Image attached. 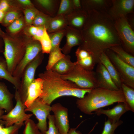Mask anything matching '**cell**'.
<instances>
[{
	"instance_id": "25",
	"label": "cell",
	"mask_w": 134,
	"mask_h": 134,
	"mask_svg": "<svg viewBox=\"0 0 134 134\" xmlns=\"http://www.w3.org/2000/svg\"><path fill=\"white\" fill-rule=\"evenodd\" d=\"M67 26V22L65 16L56 15L51 18L46 29L49 33L65 29Z\"/></svg>"
},
{
	"instance_id": "1",
	"label": "cell",
	"mask_w": 134,
	"mask_h": 134,
	"mask_svg": "<svg viewBox=\"0 0 134 134\" xmlns=\"http://www.w3.org/2000/svg\"><path fill=\"white\" fill-rule=\"evenodd\" d=\"M80 30L82 41L79 46L92 55L96 64L103 52L116 46H121L115 29L114 21L107 12L93 10Z\"/></svg>"
},
{
	"instance_id": "9",
	"label": "cell",
	"mask_w": 134,
	"mask_h": 134,
	"mask_svg": "<svg viewBox=\"0 0 134 134\" xmlns=\"http://www.w3.org/2000/svg\"><path fill=\"white\" fill-rule=\"evenodd\" d=\"M105 52L115 67L122 83L134 89V67L122 61L110 49Z\"/></svg>"
},
{
	"instance_id": "22",
	"label": "cell",
	"mask_w": 134,
	"mask_h": 134,
	"mask_svg": "<svg viewBox=\"0 0 134 134\" xmlns=\"http://www.w3.org/2000/svg\"><path fill=\"white\" fill-rule=\"evenodd\" d=\"M99 61L106 68L117 87L121 90L122 83L119 75L114 66L105 52H103L101 54L99 58Z\"/></svg>"
},
{
	"instance_id": "51",
	"label": "cell",
	"mask_w": 134,
	"mask_h": 134,
	"mask_svg": "<svg viewBox=\"0 0 134 134\" xmlns=\"http://www.w3.org/2000/svg\"></svg>"
},
{
	"instance_id": "42",
	"label": "cell",
	"mask_w": 134,
	"mask_h": 134,
	"mask_svg": "<svg viewBox=\"0 0 134 134\" xmlns=\"http://www.w3.org/2000/svg\"><path fill=\"white\" fill-rule=\"evenodd\" d=\"M10 5L9 2L6 0H2L0 2V10L5 13L9 10Z\"/></svg>"
},
{
	"instance_id": "6",
	"label": "cell",
	"mask_w": 134,
	"mask_h": 134,
	"mask_svg": "<svg viewBox=\"0 0 134 134\" xmlns=\"http://www.w3.org/2000/svg\"><path fill=\"white\" fill-rule=\"evenodd\" d=\"M114 26L123 48L130 54L134 55V32L127 16L114 21Z\"/></svg>"
},
{
	"instance_id": "38",
	"label": "cell",
	"mask_w": 134,
	"mask_h": 134,
	"mask_svg": "<svg viewBox=\"0 0 134 134\" xmlns=\"http://www.w3.org/2000/svg\"><path fill=\"white\" fill-rule=\"evenodd\" d=\"M39 11L37 9L30 8H26L24 11L25 21L28 25L33 24V21Z\"/></svg>"
},
{
	"instance_id": "14",
	"label": "cell",
	"mask_w": 134,
	"mask_h": 134,
	"mask_svg": "<svg viewBox=\"0 0 134 134\" xmlns=\"http://www.w3.org/2000/svg\"><path fill=\"white\" fill-rule=\"evenodd\" d=\"M65 30L66 42L61 49L62 52L66 55L70 53L73 47L81 45L82 38L80 31L73 29L68 26L66 27Z\"/></svg>"
},
{
	"instance_id": "29",
	"label": "cell",
	"mask_w": 134,
	"mask_h": 134,
	"mask_svg": "<svg viewBox=\"0 0 134 134\" xmlns=\"http://www.w3.org/2000/svg\"><path fill=\"white\" fill-rule=\"evenodd\" d=\"M66 55L62 52L60 46L51 50L49 53L46 70L51 69L54 66Z\"/></svg>"
},
{
	"instance_id": "23",
	"label": "cell",
	"mask_w": 134,
	"mask_h": 134,
	"mask_svg": "<svg viewBox=\"0 0 134 134\" xmlns=\"http://www.w3.org/2000/svg\"><path fill=\"white\" fill-rule=\"evenodd\" d=\"M71 57L66 55L57 62L51 69L60 75L66 74L70 72L75 65L70 60Z\"/></svg>"
},
{
	"instance_id": "49",
	"label": "cell",
	"mask_w": 134,
	"mask_h": 134,
	"mask_svg": "<svg viewBox=\"0 0 134 134\" xmlns=\"http://www.w3.org/2000/svg\"><path fill=\"white\" fill-rule=\"evenodd\" d=\"M4 112V111L3 110L0 109V124L2 125H4V122L0 119V117L2 115H3Z\"/></svg>"
},
{
	"instance_id": "44",
	"label": "cell",
	"mask_w": 134,
	"mask_h": 134,
	"mask_svg": "<svg viewBox=\"0 0 134 134\" xmlns=\"http://www.w3.org/2000/svg\"><path fill=\"white\" fill-rule=\"evenodd\" d=\"M38 28V27L34 25L30 26L29 27L28 30L29 33L33 37L35 34Z\"/></svg>"
},
{
	"instance_id": "24",
	"label": "cell",
	"mask_w": 134,
	"mask_h": 134,
	"mask_svg": "<svg viewBox=\"0 0 134 134\" xmlns=\"http://www.w3.org/2000/svg\"><path fill=\"white\" fill-rule=\"evenodd\" d=\"M2 79L5 80L12 84L16 90L19 89L21 79L14 77L9 72L4 58L0 56V79Z\"/></svg>"
},
{
	"instance_id": "8",
	"label": "cell",
	"mask_w": 134,
	"mask_h": 134,
	"mask_svg": "<svg viewBox=\"0 0 134 134\" xmlns=\"http://www.w3.org/2000/svg\"><path fill=\"white\" fill-rule=\"evenodd\" d=\"M42 51L25 68L21 78L20 85L17 90L22 101L24 103L27 96L28 87L35 78L36 70L41 64L44 58Z\"/></svg>"
},
{
	"instance_id": "31",
	"label": "cell",
	"mask_w": 134,
	"mask_h": 134,
	"mask_svg": "<svg viewBox=\"0 0 134 134\" xmlns=\"http://www.w3.org/2000/svg\"><path fill=\"white\" fill-rule=\"evenodd\" d=\"M20 12L16 10H9L5 13L4 17L1 23L2 25L7 27L15 20L20 18Z\"/></svg>"
},
{
	"instance_id": "10",
	"label": "cell",
	"mask_w": 134,
	"mask_h": 134,
	"mask_svg": "<svg viewBox=\"0 0 134 134\" xmlns=\"http://www.w3.org/2000/svg\"><path fill=\"white\" fill-rule=\"evenodd\" d=\"M26 42L24 55L12 74L14 77L19 79L26 66L42 51L39 41L32 39L26 40Z\"/></svg>"
},
{
	"instance_id": "39",
	"label": "cell",
	"mask_w": 134,
	"mask_h": 134,
	"mask_svg": "<svg viewBox=\"0 0 134 134\" xmlns=\"http://www.w3.org/2000/svg\"><path fill=\"white\" fill-rule=\"evenodd\" d=\"M22 126L21 125L14 124L4 127L0 124V134H18L19 129Z\"/></svg>"
},
{
	"instance_id": "11",
	"label": "cell",
	"mask_w": 134,
	"mask_h": 134,
	"mask_svg": "<svg viewBox=\"0 0 134 134\" xmlns=\"http://www.w3.org/2000/svg\"><path fill=\"white\" fill-rule=\"evenodd\" d=\"M25 112L30 111L35 116L38 120L36 125L43 134L48 129L47 119L51 111V107L39 99H36L29 107L26 108Z\"/></svg>"
},
{
	"instance_id": "37",
	"label": "cell",
	"mask_w": 134,
	"mask_h": 134,
	"mask_svg": "<svg viewBox=\"0 0 134 134\" xmlns=\"http://www.w3.org/2000/svg\"><path fill=\"white\" fill-rule=\"evenodd\" d=\"M123 123L121 120L114 123H112L108 120L104 122V127L101 134H114L117 128Z\"/></svg>"
},
{
	"instance_id": "21",
	"label": "cell",
	"mask_w": 134,
	"mask_h": 134,
	"mask_svg": "<svg viewBox=\"0 0 134 134\" xmlns=\"http://www.w3.org/2000/svg\"><path fill=\"white\" fill-rule=\"evenodd\" d=\"M14 96L5 84L0 81V109H4L7 113L10 111L14 107Z\"/></svg>"
},
{
	"instance_id": "17",
	"label": "cell",
	"mask_w": 134,
	"mask_h": 134,
	"mask_svg": "<svg viewBox=\"0 0 134 134\" xmlns=\"http://www.w3.org/2000/svg\"><path fill=\"white\" fill-rule=\"evenodd\" d=\"M88 16L87 13L82 9L74 10L70 14L65 16L67 26L80 31L84 26Z\"/></svg>"
},
{
	"instance_id": "43",
	"label": "cell",
	"mask_w": 134,
	"mask_h": 134,
	"mask_svg": "<svg viewBox=\"0 0 134 134\" xmlns=\"http://www.w3.org/2000/svg\"><path fill=\"white\" fill-rule=\"evenodd\" d=\"M74 10L82 9L81 0H72Z\"/></svg>"
},
{
	"instance_id": "15",
	"label": "cell",
	"mask_w": 134,
	"mask_h": 134,
	"mask_svg": "<svg viewBox=\"0 0 134 134\" xmlns=\"http://www.w3.org/2000/svg\"><path fill=\"white\" fill-rule=\"evenodd\" d=\"M96 72V74L98 75L97 88L113 90H120L114 83L106 68L100 63L98 64Z\"/></svg>"
},
{
	"instance_id": "7",
	"label": "cell",
	"mask_w": 134,
	"mask_h": 134,
	"mask_svg": "<svg viewBox=\"0 0 134 134\" xmlns=\"http://www.w3.org/2000/svg\"><path fill=\"white\" fill-rule=\"evenodd\" d=\"M14 96L16 102L15 106L7 114L3 115L0 117L6 127L14 124L23 126L24 122L30 119L33 115L25 113V110L26 107L22 101L17 90H15Z\"/></svg>"
},
{
	"instance_id": "28",
	"label": "cell",
	"mask_w": 134,
	"mask_h": 134,
	"mask_svg": "<svg viewBox=\"0 0 134 134\" xmlns=\"http://www.w3.org/2000/svg\"><path fill=\"white\" fill-rule=\"evenodd\" d=\"M121 90L124 94L126 103L129 111L134 112V89L122 83Z\"/></svg>"
},
{
	"instance_id": "5",
	"label": "cell",
	"mask_w": 134,
	"mask_h": 134,
	"mask_svg": "<svg viewBox=\"0 0 134 134\" xmlns=\"http://www.w3.org/2000/svg\"><path fill=\"white\" fill-rule=\"evenodd\" d=\"M68 73L60 75L65 80L73 82L80 88L93 89L97 88L96 73L93 70L86 69L76 64Z\"/></svg>"
},
{
	"instance_id": "30",
	"label": "cell",
	"mask_w": 134,
	"mask_h": 134,
	"mask_svg": "<svg viewBox=\"0 0 134 134\" xmlns=\"http://www.w3.org/2000/svg\"><path fill=\"white\" fill-rule=\"evenodd\" d=\"M74 10L72 0H60L56 15L65 16Z\"/></svg>"
},
{
	"instance_id": "46",
	"label": "cell",
	"mask_w": 134,
	"mask_h": 134,
	"mask_svg": "<svg viewBox=\"0 0 134 134\" xmlns=\"http://www.w3.org/2000/svg\"><path fill=\"white\" fill-rule=\"evenodd\" d=\"M67 134H82L79 132L76 131L75 128H72L69 130Z\"/></svg>"
},
{
	"instance_id": "50",
	"label": "cell",
	"mask_w": 134,
	"mask_h": 134,
	"mask_svg": "<svg viewBox=\"0 0 134 134\" xmlns=\"http://www.w3.org/2000/svg\"><path fill=\"white\" fill-rule=\"evenodd\" d=\"M4 33H5L3 32L0 28V37L1 38L2 36L4 34Z\"/></svg>"
},
{
	"instance_id": "27",
	"label": "cell",
	"mask_w": 134,
	"mask_h": 134,
	"mask_svg": "<svg viewBox=\"0 0 134 134\" xmlns=\"http://www.w3.org/2000/svg\"><path fill=\"white\" fill-rule=\"evenodd\" d=\"M110 49L116 53L122 61L134 67V56L125 51L121 46H114Z\"/></svg>"
},
{
	"instance_id": "18",
	"label": "cell",
	"mask_w": 134,
	"mask_h": 134,
	"mask_svg": "<svg viewBox=\"0 0 134 134\" xmlns=\"http://www.w3.org/2000/svg\"><path fill=\"white\" fill-rule=\"evenodd\" d=\"M43 80L38 77L35 79L28 88L27 96L24 104L26 108L29 107L41 95L43 91Z\"/></svg>"
},
{
	"instance_id": "45",
	"label": "cell",
	"mask_w": 134,
	"mask_h": 134,
	"mask_svg": "<svg viewBox=\"0 0 134 134\" xmlns=\"http://www.w3.org/2000/svg\"><path fill=\"white\" fill-rule=\"evenodd\" d=\"M17 1L21 4L27 6H32V4L29 0H18Z\"/></svg>"
},
{
	"instance_id": "2",
	"label": "cell",
	"mask_w": 134,
	"mask_h": 134,
	"mask_svg": "<svg viewBox=\"0 0 134 134\" xmlns=\"http://www.w3.org/2000/svg\"><path fill=\"white\" fill-rule=\"evenodd\" d=\"M38 76L43 80L42 93L38 98L50 105L55 100L62 96L83 98L93 89L80 88L71 81L62 78L51 69L46 70Z\"/></svg>"
},
{
	"instance_id": "26",
	"label": "cell",
	"mask_w": 134,
	"mask_h": 134,
	"mask_svg": "<svg viewBox=\"0 0 134 134\" xmlns=\"http://www.w3.org/2000/svg\"><path fill=\"white\" fill-rule=\"evenodd\" d=\"M38 4L46 12V14L51 17L55 16L57 14L60 0H37Z\"/></svg>"
},
{
	"instance_id": "16",
	"label": "cell",
	"mask_w": 134,
	"mask_h": 134,
	"mask_svg": "<svg viewBox=\"0 0 134 134\" xmlns=\"http://www.w3.org/2000/svg\"><path fill=\"white\" fill-rule=\"evenodd\" d=\"M116 105L111 109L104 110L101 108L95 111L97 115L104 114L106 116L111 123H114L120 120L122 116L127 111H129L126 105L124 103L119 102Z\"/></svg>"
},
{
	"instance_id": "40",
	"label": "cell",
	"mask_w": 134,
	"mask_h": 134,
	"mask_svg": "<svg viewBox=\"0 0 134 134\" xmlns=\"http://www.w3.org/2000/svg\"><path fill=\"white\" fill-rule=\"evenodd\" d=\"M47 118L48 120V127L45 134H61L55 125L54 115L50 114Z\"/></svg>"
},
{
	"instance_id": "12",
	"label": "cell",
	"mask_w": 134,
	"mask_h": 134,
	"mask_svg": "<svg viewBox=\"0 0 134 134\" xmlns=\"http://www.w3.org/2000/svg\"><path fill=\"white\" fill-rule=\"evenodd\" d=\"M112 5L107 13L114 21L133 12L134 0H111Z\"/></svg>"
},
{
	"instance_id": "32",
	"label": "cell",
	"mask_w": 134,
	"mask_h": 134,
	"mask_svg": "<svg viewBox=\"0 0 134 134\" xmlns=\"http://www.w3.org/2000/svg\"><path fill=\"white\" fill-rule=\"evenodd\" d=\"M48 34L51 42L52 50L60 46L63 38L65 36V30L49 33Z\"/></svg>"
},
{
	"instance_id": "3",
	"label": "cell",
	"mask_w": 134,
	"mask_h": 134,
	"mask_svg": "<svg viewBox=\"0 0 134 134\" xmlns=\"http://www.w3.org/2000/svg\"><path fill=\"white\" fill-rule=\"evenodd\" d=\"M116 102H123L126 104L121 90H113L97 88L92 89L83 98L77 99L76 104L81 111L92 115L96 110Z\"/></svg>"
},
{
	"instance_id": "4",
	"label": "cell",
	"mask_w": 134,
	"mask_h": 134,
	"mask_svg": "<svg viewBox=\"0 0 134 134\" xmlns=\"http://www.w3.org/2000/svg\"><path fill=\"white\" fill-rule=\"evenodd\" d=\"M4 44L3 52L8 71L12 74L25 54L26 40L11 36L5 33L2 36Z\"/></svg>"
},
{
	"instance_id": "20",
	"label": "cell",
	"mask_w": 134,
	"mask_h": 134,
	"mask_svg": "<svg viewBox=\"0 0 134 134\" xmlns=\"http://www.w3.org/2000/svg\"><path fill=\"white\" fill-rule=\"evenodd\" d=\"M77 60L75 63L84 69L89 70H93L96 65L91 54L87 51L79 46L75 52Z\"/></svg>"
},
{
	"instance_id": "48",
	"label": "cell",
	"mask_w": 134,
	"mask_h": 134,
	"mask_svg": "<svg viewBox=\"0 0 134 134\" xmlns=\"http://www.w3.org/2000/svg\"><path fill=\"white\" fill-rule=\"evenodd\" d=\"M5 14V13L0 10V23L1 22Z\"/></svg>"
},
{
	"instance_id": "36",
	"label": "cell",
	"mask_w": 134,
	"mask_h": 134,
	"mask_svg": "<svg viewBox=\"0 0 134 134\" xmlns=\"http://www.w3.org/2000/svg\"><path fill=\"white\" fill-rule=\"evenodd\" d=\"M25 127L23 132V134H43L38 129L34 122L29 119L24 123Z\"/></svg>"
},
{
	"instance_id": "13",
	"label": "cell",
	"mask_w": 134,
	"mask_h": 134,
	"mask_svg": "<svg viewBox=\"0 0 134 134\" xmlns=\"http://www.w3.org/2000/svg\"><path fill=\"white\" fill-rule=\"evenodd\" d=\"M51 107L55 124L59 132L61 134H67L69 129L67 109L59 103Z\"/></svg>"
},
{
	"instance_id": "19",
	"label": "cell",
	"mask_w": 134,
	"mask_h": 134,
	"mask_svg": "<svg viewBox=\"0 0 134 134\" xmlns=\"http://www.w3.org/2000/svg\"><path fill=\"white\" fill-rule=\"evenodd\" d=\"M82 9L87 13L95 10L107 12L112 5L111 0H82Z\"/></svg>"
},
{
	"instance_id": "41",
	"label": "cell",
	"mask_w": 134,
	"mask_h": 134,
	"mask_svg": "<svg viewBox=\"0 0 134 134\" xmlns=\"http://www.w3.org/2000/svg\"><path fill=\"white\" fill-rule=\"evenodd\" d=\"M45 28L44 27H38L37 32L33 39L39 41L43 35Z\"/></svg>"
},
{
	"instance_id": "35",
	"label": "cell",
	"mask_w": 134,
	"mask_h": 134,
	"mask_svg": "<svg viewBox=\"0 0 134 134\" xmlns=\"http://www.w3.org/2000/svg\"><path fill=\"white\" fill-rule=\"evenodd\" d=\"M24 21L22 17L17 19L7 27V30L10 34H14L20 31L24 27Z\"/></svg>"
},
{
	"instance_id": "34",
	"label": "cell",
	"mask_w": 134,
	"mask_h": 134,
	"mask_svg": "<svg viewBox=\"0 0 134 134\" xmlns=\"http://www.w3.org/2000/svg\"><path fill=\"white\" fill-rule=\"evenodd\" d=\"M39 42L41 46L42 52L43 54H49L52 49L51 43L46 28L43 35Z\"/></svg>"
},
{
	"instance_id": "47",
	"label": "cell",
	"mask_w": 134,
	"mask_h": 134,
	"mask_svg": "<svg viewBox=\"0 0 134 134\" xmlns=\"http://www.w3.org/2000/svg\"><path fill=\"white\" fill-rule=\"evenodd\" d=\"M4 50V44L3 41L1 38H0V53H3Z\"/></svg>"
},
{
	"instance_id": "33",
	"label": "cell",
	"mask_w": 134,
	"mask_h": 134,
	"mask_svg": "<svg viewBox=\"0 0 134 134\" xmlns=\"http://www.w3.org/2000/svg\"><path fill=\"white\" fill-rule=\"evenodd\" d=\"M51 17L39 11L33 23V25L37 27H44L46 29Z\"/></svg>"
}]
</instances>
